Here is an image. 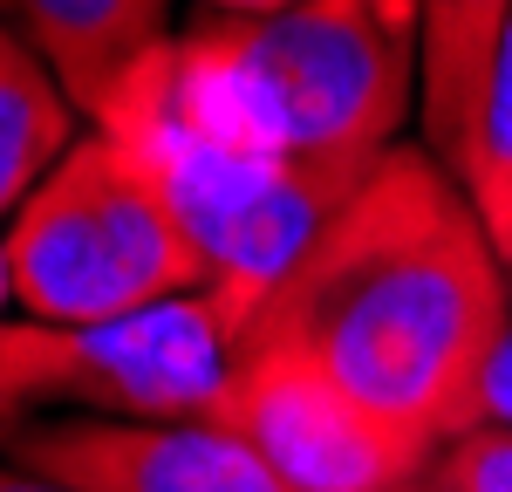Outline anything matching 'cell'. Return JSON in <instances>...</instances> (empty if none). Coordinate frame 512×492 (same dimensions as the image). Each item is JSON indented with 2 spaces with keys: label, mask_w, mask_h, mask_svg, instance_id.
Listing matches in <instances>:
<instances>
[{
  "label": "cell",
  "mask_w": 512,
  "mask_h": 492,
  "mask_svg": "<svg viewBox=\"0 0 512 492\" xmlns=\"http://www.w3.org/2000/svg\"><path fill=\"white\" fill-rule=\"evenodd\" d=\"M512 267L431 144H390L239 335L315 356L437 451L478 424Z\"/></svg>",
  "instance_id": "1"
},
{
  "label": "cell",
  "mask_w": 512,
  "mask_h": 492,
  "mask_svg": "<svg viewBox=\"0 0 512 492\" xmlns=\"http://www.w3.org/2000/svg\"><path fill=\"white\" fill-rule=\"evenodd\" d=\"M164 110L233 151L362 178L410 117L417 55L376 0H301L260 21H198L144 55Z\"/></svg>",
  "instance_id": "2"
},
{
  "label": "cell",
  "mask_w": 512,
  "mask_h": 492,
  "mask_svg": "<svg viewBox=\"0 0 512 492\" xmlns=\"http://www.w3.org/2000/svg\"><path fill=\"white\" fill-rule=\"evenodd\" d=\"M89 123L171 205V219L185 226V240L212 267V294L226 301V315L239 328L301 267V253L321 240V226L362 185L349 171H321V164L274 158V151H233V144L185 130L151 89L144 62L110 89V103Z\"/></svg>",
  "instance_id": "3"
},
{
  "label": "cell",
  "mask_w": 512,
  "mask_h": 492,
  "mask_svg": "<svg viewBox=\"0 0 512 492\" xmlns=\"http://www.w3.org/2000/svg\"><path fill=\"white\" fill-rule=\"evenodd\" d=\"M0 253L14 315L35 322H110L212 287L205 253L103 130L76 137L69 158L28 192L0 233Z\"/></svg>",
  "instance_id": "4"
},
{
  "label": "cell",
  "mask_w": 512,
  "mask_h": 492,
  "mask_svg": "<svg viewBox=\"0 0 512 492\" xmlns=\"http://www.w3.org/2000/svg\"><path fill=\"white\" fill-rule=\"evenodd\" d=\"M239 363V322L205 287L110 322L0 315V431L41 417L192 424L219 417Z\"/></svg>",
  "instance_id": "5"
},
{
  "label": "cell",
  "mask_w": 512,
  "mask_h": 492,
  "mask_svg": "<svg viewBox=\"0 0 512 492\" xmlns=\"http://www.w3.org/2000/svg\"><path fill=\"white\" fill-rule=\"evenodd\" d=\"M212 424L239 431L294 492H390L431 472L437 445L362 404L315 356L239 335V363Z\"/></svg>",
  "instance_id": "6"
},
{
  "label": "cell",
  "mask_w": 512,
  "mask_h": 492,
  "mask_svg": "<svg viewBox=\"0 0 512 492\" xmlns=\"http://www.w3.org/2000/svg\"><path fill=\"white\" fill-rule=\"evenodd\" d=\"M7 465L76 492H294L239 431L192 424H130V417H41L0 431Z\"/></svg>",
  "instance_id": "7"
},
{
  "label": "cell",
  "mask_w": 512,
  "mask_h": 492,
  "mask_svg": "<svg viewBox=\"0 0 512 492\" xmlns=\"http://www.w3.org/2000/svg\"><path fill=\"white\" fill-rule=\"evenodd\" d=\"M0 21L48 62L82 117H96L158 41H171V0H0Z\"/></svg>",
  "instance_id": "8"
},
{
  "label": "cell",
  "mask_w": 512,
  "mask_h": 492,
  "mask_svg": "<svg viewBox=\"0 0 512 492\" xmlns=\"http://www.w3.org/2000/svg\"><path fill=\"white\" fill-rule=\"evenodd\" d=\"M512 0H417V110H424V144L451 171L465 123H472L478 82L492 62V41L506 28Z\"/></svg>",
  "instance_id": "9"
},
{
  "label": "cell",
  "mask_w": 512,
  "mask_h": 492,
  "mask_svg": "<svg viewBox=\"0 0 512 492\" xmlns=\"http://www.w3.org/2000/svg\"><path fill=\"white\" fill-rule=\"evenodd\" d=\"M76 103L28 41L0 21V233L76 144Z\"/></svg>",
  "instance_id": "10"
},
{
  "label": "cell",
  "mask_w": 512,
  "mask_h": 492,
  "mask_svg": "<svg viewBox=\"0 0 512 492\" xmlns=\"http://www.w3.org/2000/svg\"><path fill=\"white\" fill-rule=\"evenodd\" d=\"M451 178L465 185L472 212L485 219L492 246L512 267V14L499 28V41H492V62H485V82H478L465 144L451 158Z\"/></svg>",
  "instance_id": "11"
},
{
  "label": "cell",
  "mask_w": 512,
  "mask_h": 492,
  "mask_svg": "<svg viewBox=\"0 0 512 492\" xmlns=\"http://www.w3.org/2000/svg\"><path fill=\"white\" fill-rule=\"evenodd\" d=\"M437 492H512V424H472L431 458Z\"/></svg>",
  "instance_id": "12"
},
{
  "label": "cell",
  "mask_w": 512,
  "mask_h": 492,
  "mask_svg": "<svg viewBox=\"0 0 512 492\" xmlns=\"http://www.w3.org/2000/svg\"><path fill=\"white\" fill-rule=\"evenodd\" d=\"M478 424H512V328L499 335L492 363H485V390H478Z\"/></svg>",
  "instance_id": "13"
},
{
  "label": "cell",
  "mask_w": 512,
  "mask_h": 492,
  "mask_svg": "<svg viewBox=\"0 0 512 492\" xmlns=\"http://www.w3.org/2000/svg\"><path fill=\"white\" fill-rule=\"evenodd\" d=\"M198 7H212V14H226V21H260V14L301 7V0H198Z\"/></svg>",
  "instance_id": "14"
},
{
  "label": "cell",
  "mask_w": 512,
  "mask_h": 492,
  "mask_svg": "<svg viewBox=\"0 0 512 492\" xmlns=\"http://www.w3.org/2000/svg\"><path fill=\"white\" fill-rule=\"evenodd\" d=\"M0 492H76V486L41 479V472H28V465H0Z\"/></svg>",
  "instance_id": "15"
},
{
  "label": "cell",
  "mask_w": 512,
  "mask_h": 492,
  "mask_svg": "<svg viewBox=\"0 0 512 492\" xmlns=\"http://www.w3.org/2000/svg\"><path fill=\"white\" fill-rule=\"evenodd\" d=\"M376 14L390 28H403V35H417V0H376Z\"/></svg>",
  "instance_id": "16"
},
{
  "label": "cell",
  "mask_w": 512,
  "mask_h": 492,
  "mask_svg": "<svg viewBox=\"0 0 512 492\" xmlns=\"http://www.w3.org/2000/svg\"><path fill=\"white\" fill-rule=\"evenodd\" d=\"M14 308V281H7V253H0V315Z\"/></svg>",
  "instance_id": "17"
},
{
  "label": "cell",
  "mask_w": 512,
  "mask_h": 492,
  "mask_svg": "<svg viewBox=\"0 0 512 492\" xmlns=\"http://www.w3.org/2000/svg\"><path fill=\"white\" fill-rule=\"evenodd\" d=\"M390 492H437L431 479H410V486H390Z\"/></svg>",
  "instance_id": "18"
}]
</instances>
